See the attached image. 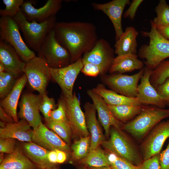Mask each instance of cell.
I'll return each instance as SVG.
<instances>
[{
	"mask_svg": "<svg viewBox=\"0 0 169 169\" xmlns=\"http://www.w3.org/2000/svg\"><path fill=\"white\" fill-rule=\"evenodd\" d=\"M54 29L59 41L69 53L71 63L90 51L98 40L96 28L89 22H57Z\"/></svg>",
	"mask_w": 169,
	"mask_h": 169,
	"instance_id": "1",
	"label": "cell"
},
{
	"mask_svg": "<svg viewBox=\"0 0 169 169\" xmlns=\"http://www.w3.org/2000/svg\"><path fill=\"white\" fill-rule=\"evenodd\" d=\"M15 141L12 138H0V152L8 154L13 153L15 150Z\"/></svg>",
	"mask_w": 169,
	"mask_h": 169,
	"instance_id": "41",
	"label": "cell"
},
{
	"mask_svg": "<svg viewBox=\"0 0 169 169\" xmlns=\"http://www.w3.org/2000/svg\"><path fill=\"white\" fill-rule=\"evenodd\" d=\"M79 163L89 167L110 166L107 152L100 147L90 151L85 157L79 161Z\"/></svg>",
	"mask_w": 169,
	"mask_h": 169,
	"instance_id": "30",
	"label": "cell"
},
{
	"mask_svg": "<svg viewBox=\"0 0 169 169\" xmlns=\"http://www.w3.org/2000/svg\"><path fill=\"white\" fill-rule=\"evenodd\" d=\"M107 154L110 167L113 169H137V166L114 154L108 152Z\"/></svg>",
	"mask_w": 169,
	"mask_h": 169,
	"instance_id": "38",
	"label": "cell"
},
{
	"mask_svg": "<svg viewBox=\"0 0 169 169\" xmlns=\"http://www.w3.org/2000/svg\"><path fill=\"white\" fill-rule=\"evenodd\" d=\"M5 69L3 64L0 62V73L5 72Z\"/></svg>",
	"mask_w": 169,
	"mask_h": 169,
	"instance_id": "51",
	"label": "cell"
},
{
	"mask_svg": "<svg viewBox=\"0 0 169 169\" xmlns=\"http://www.w3.org/2000/svg\"><path fill=\"white\" fill-rule=\"evenodd\" d=\"M143 75L138 85L136 97L142 105H152L164 109L167 104L164 99L158 94L155 88L151 84L150 78L152 70L144 67Z\"/></svg>",
	"mask_w": 169,
	"mask_h": 169,
	"instance_id": "17",
	"label": "cell"
},
{
	"mask_svg": "<svg viewBox=\"0 0 169 169\" xmlns=\"http://www.w3.org/2000/svg\"><path fill=\"white\" fill-rule=\"evenodd\" d=\"M87 92L97 111L100 122L104 128L105 135L107 137L109 136L111 126L118 129L122 128L124 124L115 117L103 98L92 90H88Z\"/></svg>",
	"mask_w": 169,
	"mask_h": 169,
	"instance_id": "19",
	"label": "cell"
},
{
	"mask_svg": "<svg viewBox=\"0 0 169 169\" xmlns=\"http://www.w3.org/2000/svg\"><path fill=\"white\" fill-rule=\"evenodd\" d=\"M27 81V77L23 73L21 77L17 79L15 85L10 93L0 101V106L16 122L18 121L17 112L18 101L22 90Z\"/></svg>",
	"mask_w": 169,
	"mask_h": 169,
	"instance_id": "23",
	"label": "cell"
},
{
	"mask_svg": "<svg viewBox=\"0 0 169 169\" xmlns=\"http://www.w3.org/2000/svg\"><path fill=\"white\" fill-rule=\"evenodd\" d=\"M49 119L64 123L69 125L67 116L65 102L62 95L58 100L57 108L51 112L50 118Z\"/></svg>",
	"mask_w": 169,
	"mask_h": 169,
	"instance_id": "37",
	"label": "cell"
},
{
	"mask_svg": "<svg viewBox=\"0 0 169 169\" xmlns=\"http://www.w3.org/2000/svg\"><path fill=\"white\" fill-rule=\"evenodd\" d=\"M28 123L21 119L18 122L7 123L0 128V138H12L24 142H32L33 130Z\"/></svg>",
	"mask_w": 169,
	"mask_h": 169,
	"instance_id": "22",
	"label": "cell"
},
{
	"mask_svg": "<svg viewBox=\"0 0 169 169\" xmlns=\"http://www.w3.org/2000/svg\"><path fill=\"white\" fill-rule=\"evenodd\" d=\"M45 120L48 128L54 131L69 145L70 144L72 132L69 125L50 119Z\"/></svg>",
	"mask_w": 169,
	"mask_h": 169,
	"instance_id": "33",
	"label": "cell"
},
{
	"mask_svg": "<svg viewBox=\"0 0 169 169\" xmlns=\"http://www.w3.org/2000/svg\"><path fill=\"white\" fill-rule=\"evenodd\" d=\"M155 11L156 17L152 21L156 26L169 25V5L165 0H160L156 6Z\"/></svg>",
	"mask_w": 169,
	"mask_h": 169,
	"instance_id": "34",
	"label": "cell"
},
{
	"mask_svg": "<svg viewBox=\"0 0 169 169\" xmlns=\"http://www.w3.org/2000/svg\"><path fill=\"white\" fill-rule=\"evenodd\" d=\"M169 137V120L161 121L151 131L141 144L143 160L160 154L166 140Z\"/></svg>",
	"mask_w": 169,
	"mask_h": 169,
	"instance_id": "11",
	"label": "cell"
},
{
	"mask_svg": "<svg viewBox=\"0 0 169 169\" xmlns=\"http://www.w3.org/2000/svg\"><path fill=\"white\" fill-rule=\"evenodd\" d=\"M110 138L101 145L108 151L120 157L136 166L142 162V158L137 147L120 130L111 128Z\"/></svg>",
	"mask_w": 169,
	"mask_h": 169,
	"instance_id": "5",
	"label": "cell"
},
{
	"mask_svg": "<svg viewBox=\"0 0 169 169\" xmlns=\"http://www.w3.org/2000/svg\"><path fill=\"white\" fill-rule=\"evenodd\" d=\"M38 54V57L44 60L50 68H61L71 64L70 54L59 41L54 29L47 36Z\"/></svg>",
	"mask_w": 169,
	"mask_h": 169,
	"instance_id": "7",
	"label": "cell"
},
{
	"mask_svg": "<svg viewBox=\"0 0 169 169\" xmlns=\"http://www.w3.org/2000/svg\"><path fill=\"white\" fill-rule=\"evenodd\" d=\"M140 113L122 128L138 140L142 139L162 120L169 117V109L142 105Z\"/></svg>",
	"mask_w": 169,
	"mask_h": 169,
	"instance_id": "3",
	"label": "cell"
},
{
	"mask_svg": "<svg viewBox=\"0 0 169 169\" xmlns=\"http://www.w3.org/2000/svg\"><path fill=\"white\" fill-rule=\"evenodd\" d=\"M84 108L86 125L91 137V151L99 147L105 141V138L96 119V110L94 104L87 102L84 105Z\"/></svg>",
	"mask_w": 169,
	"mask_h": 169,
	"instance_id": "21",
	"label": "cell"
},
{
	"mask_svg": "<svg viewBox=\"0 0 169 169\" xmlns=\"http://www.w3.org/2000/svg\"><path fill=\"white\" fill-rule=\"evenodd\" d=\"M88 169H113L110 166H104L99 167H89Z\"/></svg>",
	"mask_w": 169,
	"mask_h": 169,
	"instance_id": "50",
	"label": "cell"
},
{
	"mask_svg": "<svg viewBox=\"0 0 169 169\" xmlns=\"http://www.w3.org/2000/svg\"><path fill=\"white\" fill-rule=\"evenodd\" d=\"M90 136L81 137L75 141L71 146L73 158L79 161L85 157L90 151Z\"/></svg>",
	"mask_w": 169,
	"mask_h": 169,
	"instance_id": "31",
	"label": "cell"
},
{
	"mask_svg": "<svg viewBox=\"0 0 169 169\" xmlns=\"http://www.w3.org/2000/svg\"><path fill=\"white\" fill-rule=\"evenodd\" d=\"M158 94L164 99L169 106V78L162 84L155 88Z\"/></svg>",
	"mask_w": 169,
	"mask_h": 169,
	"instance_id": "43",
	"label": "cell"
},
{
	"mask_svg": "<svg viewBox=\"0 0 169 169\" xmlns=\"http://www.w3.org/2000/svg\"><path fill=\"white\" fill-rule=\"evenodd\" d=\"M48 158L49 162L52 164H57V156L56 151H49L48 155Z\"/></svg>",
	"mask_w": 169,
	"mask_h": 169,
	"instance_id": "49",
	"label": "cell"
},
{
	"mask_svg": "<svg viewBox=\"0 0 169 169\" xmlns=\"http://www.w3.org/2000/svg\"><path fill=\"white\" fill-rule=\"evenodd\" d=\"M169 78V60H165L152 70L150 81L152 85L155 88L162 84Z\"/></svg>",
	"mask_w": 169,
	"mask_h": 169,
	"instance_id": "32",
	"label": "cell"
},
{
	"mask_svg": "<svg viewBox=\"0 0 169 169\" xmlns=\"http://www.w3.org/2000/svg\"><path fill=\"white\" fill-rule=\"evenodd\" d=\"M115 117L120 122H127L141 112L142 105H107Z\"/></svg>",
	"mask_w": 169,
	"mask_h": 169,
	"instance_id": "29",
	"label": "cell"
},
{
	"mask_svg": "<svg viewBox=\"0 0 169 169\" xmlns=\"http://www.w3.org/2000/svg\"><path fill=\"white\" fill-rule=\"evenodd\" d=\"M13 18L22 31L27 45L37 53L47 36L54 29L57 22L56 16L40 23L29 22L20 10Z\"/></svg>",
	"mask_w": 169,
	"mask_h": 169,
	"instance_id": "4",
	"label": "cell"
},
{
	"mask_svg": "<svg viewBox=\"0 0 169 169\" xmlns=\"http://www.w3.org/2000/svg\"><path fill=\"white\" fill-rule=\"evenodd\" d=\"M78 169H88L87 168V167H86L85 166H80L79 167Z\"/></svg>",
	"mask_w": 169,
	"mask_h": 169,
	"instance_id": "54",
	"label": "cell"
},
{
	"mask_svg": "<svg viewBox=\"0 0 169 169\" xmlns=\"http://www.w3.org/2000/svg\"><path fill=\"white\" fill-rule=\"evenodd\" d=\"M31 87L43 95L46 94V88L51 79L50 68L43 59L38 56L26 64L24 70Z\"/></svg>",
	"mask_w": 169,
	"mask_h": 169,
	"instance_id": "9",
	"label": "cell"
},
{
	"mask_svg": "<svg viewBox=\"0 0 169 169\" xmlns=\"http://www.w3.org/2000/svg\"><path fill=\"white\" fill-rule=\"evenodd\" d=\"M37 168L18 147L5 157L0 164V169H37Z\"/></svg>",
	"mask_w": 169,
	"mask_h": 169,
	"instance_id": "28",
	"label": "cell"
},
{
	"mask_svg": "<svg viewBox=\"0 0 169 169\" xmlns=\"http://www.w3.org/2000/svg\"><path fill=\"white\" fill-rule=\"evenodd\" d=\"M63 1L48 0L42 7L35 8L32 1H24L20 8V11L29 22L38 23L43 22L50 17L56 16L62 7Z\"/></svg>",
	"mask_w": 169,
	"mask_h": 169,
	"instance_id": "15",
	"label": "cell"
},
{
	"mask_svg": "<svg viewBox=\"0 0 169 169\" xmlns=\"http://www.w3.org/2000/svg\"><path fill=\"white\" fill-rule=\"evenodd\" d=\"M22 151L24 154L40 169H44L54 165L48 158L49 150L33 142H24Z\"/></svg>",
	"mask_w": 169,
	"mask_h": 169,
	"instance_id": "26",
	"label": "cell"
},
{
	"mask_svg": "<svg viewBox=\"0 0 169 169\" xmlns=\"http://www.w3.org/2000/svg\"><path fill=\"white\" fill-rule=\"evenodd\" d=\"M57 152V163H64L67 159L66 153L62 151L59 150H55Z\"/></svg>",
	"mask_w": 169,
	"mask_h": 169,
	"instance_id": "48",
	"label": "cell"
},
{
	"mask_svg": "<svg viewBox=\"0 0 169 169\" xmlns=\"http://www.w3.org/2000/svg\"><path fill=\"white\" fill-rule=\"evenodd\" d=\"M64 100L68 122L72 132L77 136L81 137L90 136L87 129L85 117L82 110L80 101L75 93L69 98L61 95Z\"/></svg>",
	"mask_w": 169,
	"mask_h": 169,
	"instance_id": "13",
	"label": "cell"
},
{
	"mask_svg": "<svg viewBox=\"0 0 169 169\" xmlns=\"http://www.w3.org/2000/svg\"><path fill=\"white\" fill-rule=\"evenodd\" d=\"M19 26L13 18L1 17L0 18V40L11 46L21 59L27 63L36 56L33 51L27 45L22 38Z\"/></svg>",
	"mask_w": 169,
	"mask_h": 169,
	"instance_id": "6",
	"label": "cell"
},
{
	"mask_svg": "<svg viewBox=\"0 0 169 169\" xmlns=\"http://www.w3.org/2000/svg\"><path fill=\"white\" fill-rule=\"evenodd\" d=\"M130 3L129 0H113L107 3H91L94 9L103 12L109 18L113 26L117 40L123 32L122 17L125 8Z\"/></svg>",
	"mask_w": 169,
	"mask_h": 169,
	"instance_id": "18",
	"label": "cell"
},
{
	"mask_svg": "<svg viewBox=\"0 0 169 169\" xmlns=\"http://www.w3.org/2000/svg\"><path fill=\"white\" fill-rule=\"evenodd\" d=\"M144 66V63L138 58L136 54H127L115 57L109 71L111 74H123L141 69Z\"/></svg>",
	"mask_w": 169,
	"mask_h": 169,
	"instance_id": "25",
	"label": "cell"
},
{
	"mask_svg": "<svg viewBox=\"0 0 169 169\" xmlns=\"http://www.w3.org/2000/svg\"><path fill=\"white\" fill-rule=\"evenodd\" d=\"M81 72L86 76L95 77L100 74H102L101 70L97 65L91 63L83 64Z\"/></svg>",
	"mask_w": 169,
	"mask_h": 169,
	"instance_id": "42",
	"label": "cell"
},
{
	"mask_svg": "<svg viewBox=\"0 0 169 169\" xmlns=\"http://www.w3.org/2000/svg\"><path fill=\"white\" fill-rule=\"evenodd\" d=\"M160 154L143 160L141 163L137 166V169H160Z\"/></svg>",
	"mask_w": 169,
	"mask_h": 169,
	"instance_id": "40",
	"label": "cell"
},
{
	"mask_svg": "<svg viewBox=\"0 0 169 169\" xmlns=\"http://www.w3.org/2000/svg\"><path fill=\"white\" fill-rule=\"evenodd\" d=\"M16 77L5 71L0 73V97L5 98L11 91L17 79Z\"/></svg>",
	"mask_w": 169,
	"mask_h": 169,
	"instance_id": "35",
	"label": "cell"
},
{
	"mask_svg": "<svg viewBox=\"0 0 169 169\" xmlns=\"http://www.w3.org/2000/svg\"><path fill=\"white\" fill-rule=\"evenodd\" d=\"M143 1V0H133L129 8L123 14L124 18H129L133 20L135 17L138 8Z\"/></svg>",
	"mask_w": 169,
	"mask_h": 169,
	"instance_id": "44",
	"label": "cell"
},
{
	"mask_svg": "<svg viewBox=\"0 0 169 169\" xmlns=\"http://www.w3.org/2000/svg\"><path fill=\"white\" fill-rule=\"evenodd\" d=\"M44 169H59V168L56 166V164H54Z\"/></svg>",
	"mask_w": 169,
	"mask_h": 169,
	"instance_id": "52",
	"label": "cell"
},
{
	"mask_svg": "<svg viewBox=\"0 0 169 169\" xmlns=\"http://www.w3.org/2000/svg\"><path fill=\"white\" fill-rule=\"evenodd\" d=\"M32 142L49 151L59 150L67 153L71 150L68 144L42 121L37 128L33 130Z\"/></svg>",
	"mask_w": 169,
	"mask_h": 169,
	"instance_id": "16",
	"label": "cell"
},
{
	"mask_svg": "<svg viewBox=\"0 0 169 169\" xmlns=\"http://www.w3.org/2000/svg\"><path fill=\"white\" fill-rule=\"evenodd\" d=\"M6 123L3 122L1 120L0 121V128H3L4 127L6 124Z\"/></svg>",
	"mask_w": 169,
	"mask_h": 169,
	"instance_id": "53",
	"label": "cell"
},
{
	"mask_svg": "<svg viewBox=\"0 0 169 169\" xmlns=\"http://www.w3.org/2000/svg\"><path fill=\"white\" fill-rule=\"evenodd\" d=\"M115 50L106 40L101 38L96 41L93 48L85 53L82 60L83 64L91 63L101 69L102 75L109 71L114 57Z\"/></svg>",
	"mask_w": 169,
	"mask_h": 169,
	"instance_id": "12",
	"label": "cell"
},
{
	"mask_svg": "<svg viewBox=\"0 0 169 169\" xmlns=\"http://www.w3.org/2000/svg\"><path fill=\"white\" fill-rule=\"evenodd\" d=\"M150 23V30L143 33V35L148 37L149 43L141 47L138 55L145 59V67L153 70L161 62L169 58V40L160 34L152 20Z\"/></svg>",
	"mask_w": 169,
	"mask_h": 169,
	"instance_id": "2",
	"label": "cell"
},
{
	"mask_svg": "<svg viewBox=\"0 0 169 169\" xmlns=\"http://www.w3.org/2000/svg\"><path fill=\"white\" fill-rule=\"evenodd\" d=\"M144 71V67L138 73L130 75L119 73L104 75L101 79L111 90L128 97H136L138 83Z\"/></svg>",
	"mask_w": 169,
	"mask_h": 169,
	"instance_id": "8",
	"label": "cell"
},
{
	"mask_svg": "<svg viewBox=\"0 0 169 169\" xmlns=\"http://www.w3.org/2000/svg\"><path fill=\"white\" fill-rule=\"evenodd\" d=\"M155 26L158 32L162 36L169 40V25Z\"/></svg>",
	"mask_w": 169,
	"mask_h": 169,
	"instance_id": "46",
	"label": "cell"
},
{
	"mask_svg": "<svg viewBox=\"0 0 169 169\" xmlns=\"http://www.w3.org/2000/svg\"><path fill=\"white\" fill-rule=\"evenodd\" d=\"M83 66L81 58L75 62L62 68H50L51 79L59 85L62 90V95L64 97L69 98L73 96L75 81Z\"/></svg>",
	"mask_w": 169,
	"mask_h": 169,
	"instance_id": "10",
	"label": "cell"
},
{
	"mask_svg": "<svg viewBox=\"0 0 169 169\" xmlns=\"http://www.w3.org/2000/svg\"><path fill=\"white\" fill-rule=\"evenodd\" d=\"M0 62L5 71L17 78L23 73L26 64L10 45L0 40Z\"/></svg>",
	"mask_w": 169,
	"mask_h": 169,
	"instance_id": "20",
	"label": "cell"
},
{
	"mask_svg": "<svg viewBox=\"0 0 169 169\" xmlns=\"http://www.w3.org/2000/svg\"><path fill=\"white\" fill-rule=\"evenodd\" d=\"M57 107V105H56L54 98L49 97L47 94L42 95L39 110L44 116L45 120L50 118L51 112Z\"/></svg>",
	"mask_w": 169,
	"mask_h": 169,
	"instance_id": "39",
	"label": "cell"
},
{
	"mask_svg": "<svg viewBox=\"0 0 169 169\" xmlns=\"http://www.w3.org/2000/svg\"><path fill=\"white\" fill-rule=\"evenodd\" d=\"M23 0H3L5 5L4 9H0L1 17H8L13 18L20 11Z\"/></svg>",
	"mask_w": 169,
	"mask_h": 169,
	"instance_id": "36",
	"label": "cell"
},
{
	"mask_svg": "<svg viewBox=\"0 0 169 169\" xmlns=\"http://www.w3.org/2000/svg\"><path fill=\"white\" fill-rule=\"evenodd\" d=\"M139 33L133 26H129L116 40L115 45V54L117 56L127 54H136V38Z\"/></svg>",
	"mask_w": 169,
	"mask_h": 169,
	"instance_id": "24",
	"label": "cell"
},
{
	"mask_svg": "<svg viewBox=\"0 0 169 169\" xmlns=\"http://www.w3.org/2000/svg\"></svg>",
	"mask_w": 169,
	"mask_h": 169,
	"instance_id": "55",
	"label": "cell"
},
{
	"mask_svg": "<svg viewBox=\"0 0 169 169\" xmlns=\"http://www.w3.org/2000/svg\"><path fill=\"white\" fill-rule=\"evenodd\" d=\"M0 119L1 121L6 123H13V119L8 115L0 106Z\"/></svg>",
	"mask_w": 169,
	"mask_h": 169,
	"instance_id": "47",
	"label": "cell"
},
{
	"mask_svg": "<svg viewBox=\"0 0 169 169\" xmlns=\"http://www.w3.org/2000/svg\"><path fill=\"white\" fill-rule=\"evenodd\" d=\"M92 90L101 96L108 105H142L137 97H129L120 95L112 90L107 89L102 84H98Z\"/></svg>",
	"mask_w": 169,
	"mask_h": 169,
	"instance_id": "27",
	"label": "cell"
},
{
	"mask_svg": "<svg viewBox=\"0 0 169 169\" xmlns=\"http://www.w3.org/2000/svg\"><path fill=\"white\" fill-rule=\"evenodd\" d=\"M160 169H169V140L166 149L160 154Z\"/></svg>",
	"mask_w": 169,
	"mask_h": 169,
	"instance_id": "45",
	"label": "cell"
},
{
	"mask_svg": "<svg viewBox=\"0 0 169 169\" xmlns=\"http://www.w3.org/2000/svg\"><path fill=\"white\" fill-rule=\"evenodd\" d=\"M42 95L31 93L22 95L19 103L18 115L26 120L33 130H35L42 121L39 107Z\"/></svg>",
	"mask_w": 169,
	"mask_h": 169,
	"instance_id": "14",
	"label": "cell"
}]
</instances>
